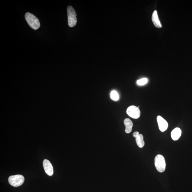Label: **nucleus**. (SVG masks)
I'll list each match as a JSON object with an SVG mask.
<instances>
[{
  "label": "nucleus",
  "mask_w": 192,
  "mask_h": 192,
  "mask_svg": "<svg viewBox=\"0 0 192 192\" xmlns=\"http://www.w3.org/2000/svg\"><path fill=\"white\" fill-rule=\"evenodd\" d=\"M26 21L32 29L37 30L40 28V24L39 20L35 16L30 13H26L25 14Z\"/></svg>",
  "instance_id": "nucleus-1"
},
{
  "label": "nucleus",
  "mask_w": 192,
  "mask_h": 192,
  "mask_svg": "<svg viewBox=\"0 0 192 192\" xmlns=\"http://www.w3.org/2000/svg\"><path fill=\"white\" fill-rule=\"evenodd\" d=\"M67 12L68 18V24L70 27L74 26L77 23V14L74 9L71 6H68Z\"/></svg>",
  "instance_id": "nucleus-2"
},
{
  "label": "nucleus",
  "mask_w": 192,
  "mask_h": 192,
  "mask_svg": "<svg viewBox=\"0 0 192 192\" xmlns=\"http://www.w3.org/2000/svg\"><path fill=\"white\" fill-rule=\"evenodd\" d=\"M154 164L157 170L160 173L165 170L166 163L165 159L163 155L158 154L155 158Z\"/></svg>",
  "instance_id": "nucleus-3"
},
{
  "label": "nucleus",
  "mask_w": 192,
  "mask_h": 192,
  "mask_svg": "<svg viewBox=\"0 0 192 192\" xmlns=\"http://www.w3.org/2000/svg\"><path fill=\"white\" fill-rule=\"evenodd\" d=\"M25 181L24 176L21 175H16L10 176L8 178L9 183L15 187L21 186Z\"/></svg>",
  "instance_id": "nucleus-4"
},
{
  "label": "nucleus",
  "mask_w": 192,
  "mask_h": 192,
  "mask_svg": "<svg viewBox=\"0 0 192 192\" xmlns=\"http://www.w3.org/2000/svg\"><path fill=\"white\" fill-rule=\"evenodd\" d=\"M127 114L130 117L138 119L140 117L141 112L138 107L134 106H129L127 109Z\"/></svg>",
  "instance_id": "nucleus-5"
},
{
  "label": "nucleus",
  "mask_w": 192,
  "mask_h": 192,
  "mask_svg": "<svg viewBox=\"0 0 192 192\" xmlns=\"http://www.w3.org/2000/svg\"><path fill=\"white\" fill-rule=\"evenodd\" d=\"M43 168L46 173L49 176H51L54 174V169L51 162L49 160L45 159L43 162Z\"/></svg>",
  "instance_id": "nucleus-6"
},
{
  "label": "nucleus",
  "mask_w": 192,
  "mask_h": 192,
  "mask_svg": "<svg viewBox=\"0 0 192 192\" xmlns=\"http://www.w3.org/2000/svg\"><path fill=\"white\" fill-rule=\"evenodd\" d=\"M157 122L159 129L161 132H163L167 129L168 126V123L161 116H157Z\"/></svg>",
  "instance_id": "nucleus-7"
},
{
  "label": "nucleus",
  "mask_w": 192,
  "mask_h": 192,
  "mask_svg": "<svg viewBox=\"0 0 192 192\" xmlns=\"http://www.w3.org/2000/svg\"><path fill=\"white\" fill-rule=\"evenodd\" d=\"M124 124L125 126V132L127 134L131 133L132 131L133 123L131 120L129 118H126L124 120Z\"/></svg>",
  "instance_id": "nucleus-8"
},
{
  "label": "nucleus",
  "mask_w": 192,
  "mask_h": 192,
  "mask_svg": "<svg viewBox=\"0 0 192 192\" xmlns=\"http://www.w3.org/2000/svg\"><path fill=\"white\" fill-rule=\"evenodd\" d=\"M152 20L153 23L155 27L158 28H161L162 25L159 19L157 10H155L153 13Z\"/></svg>",
  "instance_id": "nucleus-9"
},
{
  "label": "nucleus",
  "mask_w": 192,
  "mask_h": 192,
  "mask_svg": "<svg viewBox=\"0 0 192 192\" xmlns=\"http://www.w3.org/2000/svg\"><path fill=\"white\" fill-rule=\"evenodd\" d=\"M182 134V131L179 128H176L171 132V137L173 140L177 141L179 138Z\"/></svg>",
  "instance_id": "nucleus-10"
},
{
  "label": "nucleus",
  "mask_w": 192,
  "mask_h": 192,
  "mask_svg": "<svg viewBox=\"0 0 192 192\" xmlns=\"http://www.w3.org/2000/svg\"><path fill=\"white\" fill-rule=\"evenodd\" d=\"M136 142L137 145L139 148H142L145 145V142L143 140V137L142 134H139V135L136 138Z\"/></svg>",
  "instance_id": "nucleus-11"
},
{
  "label": "nucleus",
  "mask_w": 192,
  "mask_h": 192,
  "mask_svg": "<svg viewBox=\"0 0 192 192\" xmlns=\"http://www.w3.org/2000/svg\"><path fill=\"white\" fill-rule=\"evenodd\" d=\"M110 97L112 100L114 101H118L119 98L118 93L116 91H112L110 94Z\"/></svg>",
  "instance_id": "nucleus-12"
},
{
  "label": "nucleus",
  "mask_w": 192,
  "mask_h": 192,
  "mask_svg": "<svg viewBox=\"0 0 192 192\" xmlns=\"http://www.w3.org/2000/svg\"><path fill=\"white\" fill-rule=\"evenodd\" d=\"M148 79L147 78H143L138 80L137 83L139 86H143L147 83Z\"/></svg>",
  "instance_id": "nucleus-13"
},
{
  "label": "nucleus",
  "mask_w": 192,
  "mask_h": 192,
  "mask_svg": "<svg viewBox=\"0 0 192 192\" xmlns=\"http://www.w3.org/2000/svg\"><path fill=\"white\" fill-rule=\"evenodd\" d=\"M139 135V132L138 131L135 132L133 134V136L134 138H137Z\"/></svg>",
  "instance_id": "nucleus-14"
}]
</instances>
